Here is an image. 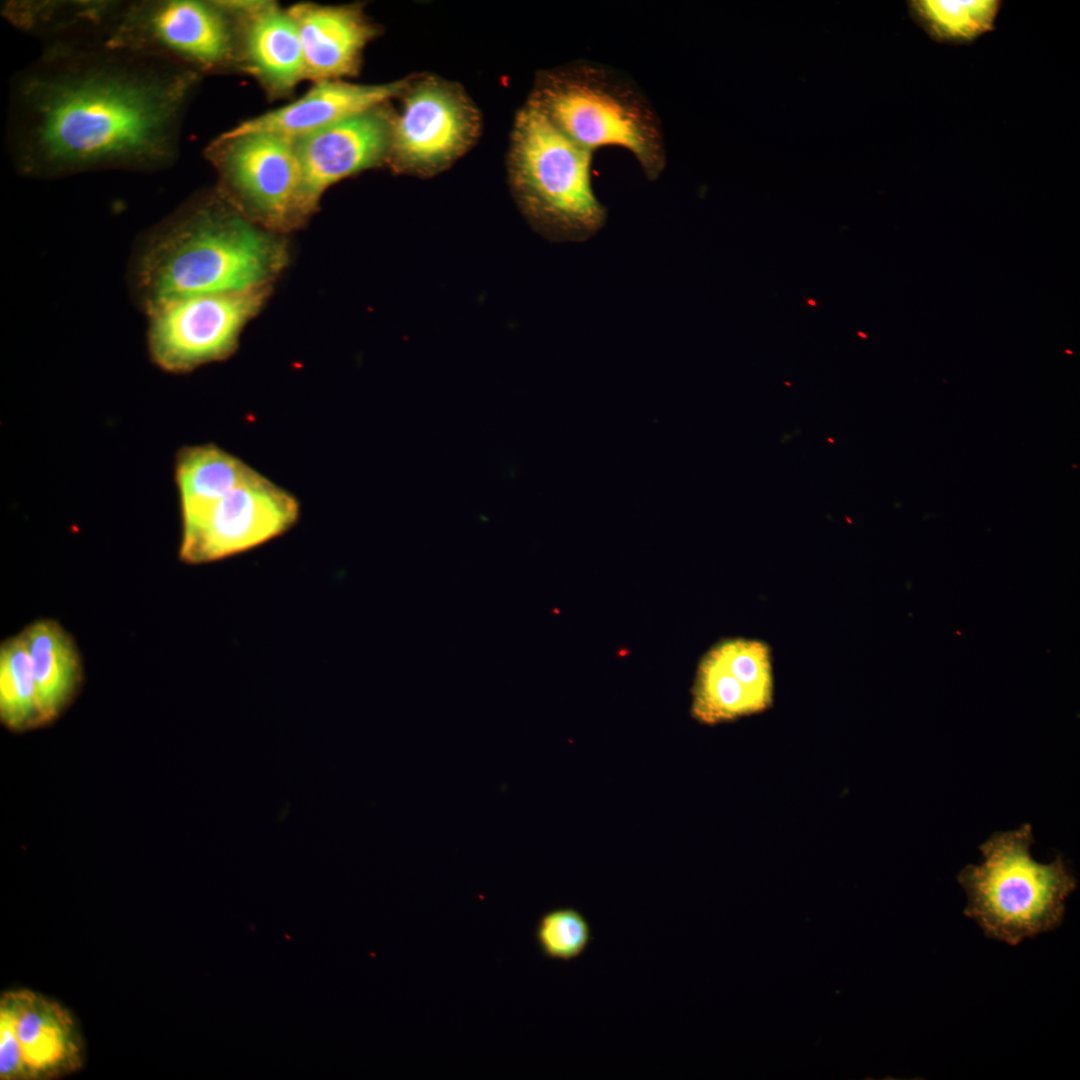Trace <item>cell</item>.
Returning <instances> with one entry per match:
<instances>
[{"label": "cell", "mask_w": 1080, "mask_h": 1080, "mask_svg": "<svg viewBox=\"0 0 1080 1080\" xmlns=\"http://www.w3.org/2000/svg\"><path fill=\"white\" fill-rule=\"evenodd\" d=\"M254 472L242 460L213 444L182 448L175 460L182 519L197 514Z\"/></svg>", "instance_id": "d6986e66"}, {"label": "cell", "mask_w": 1080, "mask_h": 1080, "mask_svg": "<svg viewBox=\"0 0 1080 1080\" xmlns=\"http://www.w3.org/2000/svg\"><path fill=\"white\" fill-rule=\"evenodd\" d=\"M534 935L545 958L563 962L579 958L593 939L589 921L574 907H558L543 913Z\"/></svg>", "instance_id": "7402d4cb"}, {"label": "cell", "mask_w": 1080, "mask_h": 1080, "mask_svg": "<svg viewBox=\"0 0 1080 1080\" xmlns=\"http://www.w3.org/2000/svg\"><path fill=\"white\" fill-rule=\"evenodd\" d=\"M1032 827L993 834L980 846L983 862L958 874L968 903L964 914L991 939L1017 945L1057 928L1076 881L1062 857L1048 864L1031 856Z\"/></svg>", "instance_id": "5b68a950"}, {"label": "cell", "mask_w": 1080, "mask_h": 1080, "mask_svg": "<svg viewBox=\"0 0 1080 1080\" xmlns=\"http://www.w3.org/2000/svg\"><path fill=\"white\" fill-rule=\"evenodd\" d=\"M105 45L200 75L237 64L235 23L226 1H123Z\"/></svg>", "instance_id": "8992f818"}, {"label": "cell", "mask_w": 1080, "mask_h": 1080, "mask_svg": "<svg viewBox=\"0 0 1080 1080\" xmlns=\"http://www.w3.org/2000/svg\"><path fill=\"white\" fill-rule=\"evenodd\" d=\"M205 156L219 175V192L236 209L275 228L290 227L304 218L295 139L264 132H224L209 144Z\"/></svg>", "instance_id": "52a82bcc"}, {"label": "cell", "mask_w": 1080, "mask_h": 1080, "mask_svg": "<svg viewBox=\"0 0 1080 1080\" xmlns=\"http://www.w3.org/2000/svg\"><path fill=\"white\" fill-rule=\"evenodd\" d=\"M237 36V64L271 94L284 95L305 78L300 37L288 10L264 1H226Z\"/></svg>", "instance_id": "5bb4252c"}, {"label": "cell", "mask_w": 1080, "mask_h": 1080, "mask_svg": "<svg viewBox=\"0 0 1080 1080\" xmlns=\"http://www.w3.org/2000/svg\"><path fill=\"white\" fill-rule=\"evenodd\" d=\"M81 1033L70 1011L39 992L0 997V1079L53 1080L83 1065Z\"/></svg>", "instance_id": "30bf717a"}, {"label": "cell", "mask_w": 1080, "mask_h": 1080, "mask_svg": "<svg viewBox=\"0 0 1080 1080\" xmlns=\"http://www.w3.org/2000/svg\"><path fill=\"white\" fill-rule=\"evenodd\" d=\"M123 1H8L2 15L44 46L104 44Z\"/></svg>", "instance_id": "e0dca14e"}, {"label": "cell", "mask_w": 1080, "mask_h": 1080, "mask_svg": "<svg viewBox=\"0 0 1080 1080\" xmlns=\"http://www.w3.org/2000/svg\"><path fill=\"white\" fill-rule=\"evenodd\" d=\"M479 116L455 86L429 79L407 95L393 118L388 157L400 170L432 174L447 167L473 144Z\"/></svg>", "instance_id": "8fae6325"}, {"label": "cell", "mask_w": 1080, "mask_h": 1080, "mask_svg": "<svg viewBox=\"0 0 1080 1080\" xmlns=\"http://www.w3.org/2000/svg\"><path fill=\"white\" fill-rule=\"evenodd\" d=\"M134 267L145 309L191 295L263 288L283 252L219 192L200 198L153 228Z\"/></svg>", "instance_id": "7a4b0ae2"}, {"label": "cell", "mask_w": 1080, "mask_h": 1080, "mask_svg": "<svg viewBox=\"0 0 1080 1080\" xmlns=\"http://www.w3.org/2000/svg\"><path fill=\"white\" fill-rule=\"evenodd\" d=\"M264 288L184 296L148 311V347L163 370L187 372L222 360L236 348L246 322L257 312Z\"/></svg>", "instance_id": "ba28073f"}, {"label": "cell", "mask_w": 1080, "mask_h": 1080, "mask_svg": "<svg viewBox=\"0 0 1080 1080\" xmlns=\"http://www.w3.org/2000/svg\"><path fill=\"white\" fill-rule=\"evenodd\" d=\"M999 0H911V19L935 42L969 45L995 29Z\"/></svg>", "instance_id": "ffe728a7"}, {"label": "cell", "mask_w": 1080, "mask_h": 1080, "mask_svg": "<svg viewBox=\"0 0 1080 1080\" xmlns=\"http://www.w3.org/2000/svg\"><path fill=\"white\" fill-rule=\"evenodd\" d=\"M0 715L5 726L16 731L43 725L31 659L22 634L1 647Z\"/></svg>", "instance_id": "44dd1931"}, {"label": "cell", "mask_w": 1080, "mask_h": 1080, "mask_svg": "<svg viewBox=\"0 0 1080 1080\" xmlns=\"http://www.w3.org/2000/svg\"><path fill=\"white\" fill-rule=\"evenodd\" d=\"M200 76L105 44L44 46L10 86L8 155L35 178L162 169Z\"/></svg>", "instance_id": "6da1fadb"}, {"label": "cell", "mask_w": 1080, "mask_h": 1080, "mask_svg": "<svg viewBox=\"0 0 1080 1080\" xmlns=\"http://www.w3.org/2000/svg\"><path fill=\"white\" fill-rule=\"evenodd\" d=\"M382 106L295 139L302 173V211L315 209L326 189L389 155L392 121Z\"/></svg>", "instance_id": "4fadbf2b"}, {"label": "cell", "mask_w": 1080, "mask_h": 1080, "mask_svg": "<svg viewBox=\"0 0 1080 1080\" xmlns=\"http://www.w3.org/2000/svg\"><path fill=\"white\" fill-rule=\"evenodd\" d=\"M592 154L531 103L516 115L508 161L511 187L522 212L546 236L583 242L605 225L607 211L592 187Z\"/></svg>", "instance_id": "277c9868"}, {"label": "cell", "mask_w": 1080, "mask_h": 1080, "mask_svg": "<svg viewBox=\"0 0 1080 1080\" xmlns=\"http://www.w3.org/2000/svg\"><path fill=\"white\" fill-rule=\"evenodd\" d=\"M22 636L31 659L36 698L45 725L65 709L81 681V666L73 641L55 622L30 625Z\"/></svg>", "instance_id": "ac0fdd59"}, {"label": "cell", "mask_w": 1080, "mask_h": 1080, "mask_svg": "<svg viewBox=\"0 0 1080 1080\" xmlns=\"http://www.w3.org/2000/svg\"><path fill=\"white\" fill-rule=\"evenodd\" d=\"M296 498L255 471L197 514L182 519L181 560L201 564L256 548L298 521Z\"/></svg>", "instance_id": "9c48e42d"}, {"label": "cell", "mask_w": 1080, "mask_h": 1080, "mask_svg": "<svg viewBox=\"0 0 1080 1080\" xmlns=\"http://www.w3.org/2000/svg\"><path fill=\"white\" fill-rule=\"evenodd\" d=\"M527 102L591 151L605 145L627 149L650 181L666 167L659 115L639 85L621 70L590 60L573 61L540 73Z\"/></svg>", "instance_id": "3957f363"}, {"label": "cell", "mask_w": 1080, "mask_h": 1080, "mask_svg": "<svg viewBox=\"0 0 1080 1080\" xmlns=\"http://www.w3.org/2000/svg\"><path fill=\"white\" fill-rule=\"evenodd\" d=\"M408 87L407 81L360 85L340 80L316 82L295 101L245 120L229 134L273 133L298 139L382 104Z\"/></svg>", "instance_id": "9a60e30c"}, {"label": "cell", "mask_w": 1080, "mask_h": 1080, "mask_svg": "<svg viewBox=\"0 0 1080 1080\" xmlns=\"http://www.w3.org/2000/svg\"><path fill=\"white\" fill-rule=\"evenodd\" d=\"M773 701L772 657L760 640L719 642L702 658L692 688V716L707 725L764 712Z\"/></svg>", "instance_id": "7c38bea8"}, {"label": "cell", "mask_w": 1080, "mask_h": 1080, "mask_svg": "<svg viewBox=\"0 0 1080 1080\" xmlns=\"http://www.w3.org/2000/svg\"><path fill=\"white\" fill-rule=\"evenodd\" d=\"M305 78L316 82L338 80L359 68L362 51L374 36V27L357 6L293 5Z\"/></svg>", "instance_id": "2e32d148"}]
</instances>
